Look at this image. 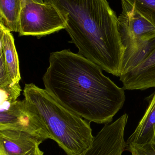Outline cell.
Returning a JSON list of instances; mask_svg holds the SVG:
<instances>
[{
    "label": "cell",
    "instance_id": "3957f363",
    "mask_svg": "<svg viewBox=\"0 0 155 155\" xmlns=\"http://www.w3.org/2000/svg\"><path fill=\"white\" fill-rule=\"evenodd\" d=\"M23 94L29 107L46 125L52 137L66 155H78L87 150L94 137L90 122L65 107L45 89L25 84Z\"/></svg>",
    "mask_w": 155,
    "mask_h": 155
},
{
    "label": "cell",
    "instance_id": "7a4b0ae2",
    "mask_svg": "<svg viewBox=\"0 0 155 155\" xmlns=\"http://www.w3.org/2000/svg\"><path fill=\"white\" fill-rule=\"evenodd\" d=\"M52 4L66 21L65 30L78 54L102 70L120 77L123 47L118 17L107 0H44Z\"/></svg>",
    "mask_w": 155,
    "mask_h": 155
},
{
    "label": "cell",
    "instance_id": "30bf717a",
    "mask_svg": "<svg viewBox=\"0 0 155 155\" xmlns=\"http://www.w3.org/2000/svg\"><path fill=\"white\" fill-rule=\"evenodd\" d=\"M155 134V92L151 96L145 113L134 132L126 142V146L153 144Z\"/></svg>",
    "mask_w": 155,
    "mask_h": 155
},
{
    "label": "cell",
    "instance_id": "52a82bcc",
    "mask_svg": "<svg viewBox=\"0 0 155 155\" xmlns=\"http://www.w3.org/2000/svg\"><path fill=\"white\" fill-rule=\"evenodd\" d=\"M128 119L125 114L113 123L105 124L90 147L78 155H122L126 150L124 132Z\"/></svg>",
    "mask_w": 155,
    "mask_h": 155
},
{
    "label": "cell",
    "instance_id": "9a60e30c",
    "mask_svg": "<svg viewBox=\"0 0 155 155\" xmlns=\"http://www.w3.org/2000/svg\"><path fill=\"white\" fill-rule=\"evenodd\" d=\"M12 84L10 80L5 65L4 56L0 54V86Z\"/></svg>",
    "mask_w": 155,
    "mask_h": 155
},
{
    "label": "cell",
    "instance_id": "8992f818",
    "mask_svg": "<svg viewBox=\"0 0 155 155\" xmlns=\"http://www.w3.org/2000/svg\"><path fill=\"white\" fill-rule=\"evenodd\" d=\"M27 133L43 143L52 137L41 117L22 101H0V130Z\"/></svg>",
    "mask_w": 155,
    "mask_h": 155
},
{
    "label": "cell",
    "instance_id": "8fae6325",
    "mask_svg": "<svg viewBox=\"0 0 155 155\" xmlns=\"http://www.w3.org/2000/svg\"><path fill=\"white\" fill-rule=\"evenodd\" d=\"M0 54L4 56L6 69L12 83H19L21 79L19 58L11 31L0 24Z\"/></svg>",
    "mask_w": 155,
    "mask_h": 155
},
{
    "label": "cell",
    "instance_id": "ba28073f",
    "mask_svg": "<svg viewBox=\"0 0 155 155\" xmlns=\"http://www.w3.org/2000/svg\"><path fill=\"white\" fill-rule=\"evenodd\" d=\"M42 143L25 132L0 130V155H44L39 147Z\"/></svg>",
    "mask_w": 155,
    "mask_h": 155
},
{
    "label": "cell",
    "instance_id": "277c9868",
    "mask_svg": "<svg viewBox=\"0 0 155 155\" xmlns=\"http://www.w3.org/2000/svg\"><path fill=\"white\" fill-rule=\"evenodd\" d=\"M117 25L124 50L122 75L140 64L154 50L155 27L138 13L127 8H122Z\"/></svg>",
    "mask_w": 155,
    "mask_h": 155
},
{
    "label": "cell",
    "instance_id": "5bb4252c",
    "mask_svg": "<svg viewBox=\"0 0 155 155\" xmlns=\"http://www.w3.org/2000/svg\"><path fill=\"white\" fill-rule=\"evenodd\" d=\"M126 150L130 152L132 155H155V144L128 146H126Z\"/></svg>",
    "mask_w": 155,
    "mask_h": 155
},
{
    "label": "cell",
    "instance_id": "6da1fadb",
    "mask_svg": "<svg viewBox=\"0 0 155 155\" xmlns=\"http://www.w3.org/2000/svg\"><path fill=\"white\" fill-rule=\"evenodd\" d=\"M49 62L43 82L56 100L89 122H112L125 102L123 87L97 64L69 49L52 53Z\"/></svg>",
    "mask_w": 155,
    "mask_h": 155
},
{
    "label": "cell",
    "instance_id": "9c48e42d",
    "mask_svg": "<svg viewBox=\"0 0 155 155\" xmlns=\"http://www.w3.org/2000/svg\"><path fill=\"white\" fill-rule=\"evenodd\" d=\"M119 77L125 90L155 88V48L144 61Z\"/></svg>",
    "mask_w": 155,
    "mask_h": 155
},
{
    "label": "cell",
    "instance_id": "2e32d148",
    "mask_svg": "<svg viewBox=\"0 0 155 155\" xmlns=\"http://www.w3.org/2000/svg\"><path fill=\"white\" fill-rule=\"evenodd\" d=\"M33 1L36 2L40 3H43L44 2V0H33Z\"/></svg>",
    "mask_w": 155,
    "mask_h": 155
},
{
    "label": "cell",
    "instance_id": "5b68a950",
    "mask_svg": "<svg viewBox=\"0 0 155 155\" xmlns=\"http://www.w3.org/2000/svg\"><path fill=\"white\" fill-rule=\"evenodd\" d=\"M19 35L40 38L66 28V21L61 13L50 3L21 0Z\"/></svg>",
    "mask_w": 155,
    "mask_h": 155
},
{
    "label": "cell",
    "instance_id": "e0dca14e",
    "mask_svg": "<svg viewBox=\"0 0 155 155\" xmlns=\"http://www.w3.org/2000/svg\"><path fill=\"white\" fill-rule=\"evenodd\" d=\"M155 144V137H154V143Z\"/></svg>",
    "mask_w": 155,
    "mask_h": 155
},
{
    "label": "cell",
    "instance_id": "7c38bea8",
    "mask_svg": "<svg viewBox=\"0 0 155 155\" xmlns=\"http://www.w3.org/2000/svg\"><path fill=\"white\" fill-rule=\"evenodd\" d=\"M21 0H0V24L11 32H18Z\"/></svg>",
    "mask_w": 155,
    "mask_h": 155
},
{
    "label": "cell",
    "instance_id": "4fadbf2b",
    "mask_svg": "<svg viewBox=\"0 0 155 155\" xmlns=\"http://www.w3.org/2000/svg\"><path fill=\"white\" fill-rule=\"evenodd\" d=\"M122 8L133 9L155 27V0H121Z\"/></svg>",
    "mask_w": 155,
    "mask_h": 155
}]
</instances>
